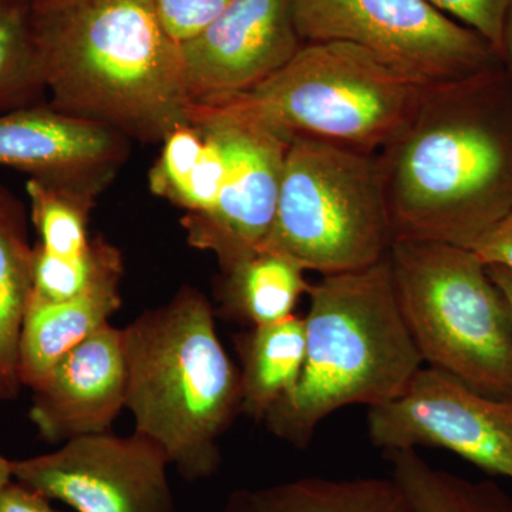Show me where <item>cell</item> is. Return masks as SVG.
<instances>
[{"label": "cell", "instance_id": "cell-1", "mask_svg": "<svg viewBox=\"0 0 512 512\" xmlns=\"http://www.w3.org/2000/svg\"><path fill=\"white\" fill-rule=\"evenodd\" d=\"M376 158L393 242L476 247L512 214V77L504 63L429 87Z\"/></svg>", "mask_w": 512, "mask_h": 512}, {"label": "cell", "instance_id": "cell-2", "mask_svg": "<svg viewBox=\"0 0 512 512\" xmlns=\"http://www.w3.org/2000/svg\"><path fill=\"white\" fill-rule=\"evenodd\" d=\"M30 20L53 109L141 143L190 123L181 46L154 0H32Z\"/></svg>", "mask_w": 512, "mask_h": 512}, {"label": "cell", "instance_id": "cell-3", "mask_svg": "<svg viewBox=\"0 0 512 512\" xmlns=\"http://www.w3.org/2000/svg\"><path fill=\"white\" fill-rule=\"evenodd\" d=\"M308 296L302 375L264 420L296 448L308 447L340 409L392 402L424 366L397 303L389 254L367 268L322 275Z\"/></svg>", "mask_w": 512, "mask_h": 512}, {"label": "cell", "instance_id": "cell-4", "mask_svg": "<svg viewBox=\"0 0 512 512\" xmlns=\"http://www.w3.org/2000/svg\"><path fill=\"white\" fill-rule=\"evenodd\" d=\"M126 409L136 433L164 448L188 481L221 464L220 439L242 413L241 373L225 352L207 296L184 286L121 329Z\"/></svg>", "mask_w": 512, "mask_h": 512}, {"label": "cell", "instance_id": "cell-5", "mask_svg": "<svg viewBox=\"0 0 512 512\" xmlns=\"http://www.w3.org/2000/svg\"><path fill=\"white\" fill-rule=\"evenodd\" d=\"M429 87L363 47L318 42L303 43L254 89L207 101L241 111L289 140L313 138L376 154Z\"/></svg>", "mask_w": 512, "mask_h": 512}, {"label": "cell", "instance_id": "cell-6", "mask_svg": "<svg viewBox=\"0 0 512 512\" xmlns=\"http://www.w3.org/2000/svg\"><path fill=\"white\" fill-rule=\"evenodd\" d=\"M400 312L424 365L471 389L512 400V313L473 249L394 241L389 251Z\"/></svg>", "mask_w": 512, "mask_h": 512}, {"label": "cell", "instance_id": "cell-7", "mask_svg": "<svg viewBox=\"0 0 512 512\" xmlns=\"http://www.w3.org/2000/svg\"><path fill=\"white\" fill-rule=\"evenodd\" d=\"M392 244L376 154L293 137L264 249L332 275L376 264Z\"/></svg>", "mask_w": 512, "mask_h": 512}, {"label": "cell", "instance_id": "cell-8", "mask_svg": "<svg viewBox=\"0 0 512 512\" xmlns=\"http://www.w3.org/2000/svg\"><path fill=\"white\" fill-rule=\"evenodd\" d=\"M291 5L303 43H352L424 86L503 64L483 36L427 0H291Z\"/></svg>", "mask_w": 512, "mask_h": 512}, {"label": "cell", "instance_id": "cell-9", "mask_svg": "<svg viewBox=\"0 0 512 512\" xmlns=\"http://www.w3.org/2000/svg\"><path fill=\"white\" fill-rule=\"evenodd\" d=\"M188 119L217 134L227 175L217 204L207 214L183 220L191 247L217 256L222 274L265 247L291 140L247 114L212 101L188 106Z\"/></svg>", "mask_w": 512, "mask_h": 512}, {"label": "cell", "instance_id": "cell-10", "mask_svg": "<svg viewBox=\"0 0 512 512\" xmlns=\"http://www.w3.org/2000/svg\"><path fill=\"white\" fill-rule=\"evenodd\" d=\"M367 431L386 453L444 448L512 480V400L485 396L433 367H421L392 402L369 409Z\"/></svg>", "mask_w": 512, "mask_h": 512}, {"label": "cell", "instance_id": "cell-11", "mask_svg": "<svg viewBox=\"0 0 512 512\" xmlns=\"http://www.w3.org/2000/svg\"><path fill=\"white\" fill-rule=\"evenodd\" d=\"M164 448L134 431L92 434L12 461L13 480L77 512H175Z\"/></svg>", "mask_w": 512, "mask_h": 512}, {"label": "cell", "instance_id": "cell-12", "mask_svg": "<svg viewBox=\"0 0 512 512\" xmlns=\"http://www.w3.org/2000/svg\"><path fill=\"white\" fill-rule=\"evenodd\" d=\"M191 103L254 89L303 46L291 0H231L197 36L180 43Z\"/></svg>", "mask_w": 512, "mask_h": 512}, {"label": "cell", "instance_id": "cell-13", "mask_svg": "<svg viewBox=\"0 0 512 512\" xmlns=\"http://www.w3.org/2000/svg\"><path fill=\"white\" fill-rule=\"evenodd\" d=\"M126 136L49 104L0 114V167L99 197L128 156Z\"/></svg>", "mask_w": 512, "mask_h": 512}, {"label": "cell", "instance_id": "cell-14", "mask_svg": "<svg viewBox=\"0 0 512 512\" xmlns=\"http://www.w3.org/2000/svg\"><path fill=\"white\" fill-rule=\"evenodd\" d=\"M126 386L121 329L106 323L33 387L30 420L43 439L56 444L109 433L126 407Z\"/></svg>", "mask_w": 512, "mask_h": 512}, {"label": "cell", "instance_id": "cell-15", "mask_svg": "<svg viewBox=\"0 0 512 512\" xmlns=\"http://www.w3.org/2000/svg\"><path fill=\"white\" fill-rule=\"evenodd\" d=\"M123 274L110 272L69 301L29 303L19 342L22 386L36 387L64 355L109 323L121 306Z\"/></svg>", "mask_w": 512, "mask_h": 512}, {"label": "cell", "instance_id": "cell-16", "mask_svg": "<svg viewBox=\"0 0 512 512\" xmlns=\"http://www.w3.org/2000/svg\"><path fill=\"white\" fill-rule=\"evenodd\" d=\"M33 291V247L25 207L0 183V402L18 397L23 322Z\"/></svg>", "mask_w": 512, "mask_h": 512}, {"label": "cell", "instance_id": "cell-17", "mask_svg": "<svg viewBox=\"0 0 512 512\" xmlns=\"http://www.w3.org/2000/svg\"><path fill=\"white\" fill-rule=\"evenodd\" d=\"M242 413L256 421L295 389L306 356L305 319L292 315L237 338Z\"/></svg>", "mask_w": 512, "mask_h": 512}, {"label": "cell", "instance_id": "cell-18", "mask_svg": "<svg viewBox=\"0 0 512 512\" xmlns=\"http://www.w3.org/2000/svg\"><path fill=\"white\" fill-rule=\"evenodd\" d=\"M305 272L289 256L262 249L224 272L218 292L221 315L252 328L295 315L302 295L311 288Z\"/></svg>", "mask_w": 512, "mask_h": 512}, {"label": "cell", "instance_id": "cell-19", "mask_svg": "<svg viewBox=\"0 0 512 512\" xmlns=\"http://www.w3.org/2000/svg\"><path fill=\"white\" fill-rule=\"evenodd\" d=\"M245 491L249 512H413L393 478L309 477Z\"/></svg>", "mask_w": 512, "mask_h": 512}, {"label": "cell", "instance_id": "cell-20", "mask_svg": "<svg viewBox=\"0 0 512 512\" xmlns=\"http://www.w3.org/2000/svg\"><path fill=\"white\" fill-rule=\"evenodd\" d=\"M392 478L413 512H512V497L494 481H473L439 470L417 450L386 453Z\"/></svg>", "mask_w": 512, "mask_h": 512}, {"label": "cell", "instance_id": "cell-21", "mask_svg": "<svg viewBox=\"0 0 512 512\" xmlns=\"http://www.w3.org/2000/svg\"><path fill=\"white\" fill-rule=\"evenodd\" d=\"M30 220L39 235L40 248L57 258L79 261L92 254L96 238L90 237V214L96 195L84 194L30 180L26 183Z\"/></svg>", "mask_w": 512, "mask_h": 512}, {"label": "cell", "instance_id": "cell-22", "mask_svg": "<svg viewBox=\"0 0 512 512\" xmlns=\"http://www.w3.org/2000/svg\"><path fill=\"white\" fill-rule=\"evenodd\" d=\"M30 3L0 0V114L36 106L46 94Z\"/></svg>", "mask_w": 512, "mask_h": 512}, {"label": "cell", "instance_id": "cell-23", "mask_svg": "<svg viewBox=\"0 0 512 512\" xmlns=\"http://www.w3.org/2000/svg\"><path fill=\"white\" fill-rule=\"evenodd\" d=\"M123 268L119 249L97 237L92 254L79 261L57 258L33 247V291L30 302L69 301L110 272Z\"/></svg>", "mask_w": 512, "mask_h": 512}, {"label": "cell", "instance_id": "cell-24", "mask_svg": "<svg viewBox=\"0 0 512 512\" xmlns=\"http://www.w3.org/2000/svg\"><path fill=\"white\" fill-rule=\"evenodd\" d=\"M204 148L205 134L197 124L190 121L170 131L148 175L151 191L178 207Z\"/></svg>", "mask_w": 512, "mask_h": 512}, {"label": "cell", "instance_id": "cell-25", "mask_svg": "<svg viewBox=\"0 0 512 512\" xmlns=\"http://www.w3.org/2000/svg\"><path fill=\"white\" fill-rule=\"evenodd\" d=\"M461 25L473 29L503 53L504 30L512 9V0H427Z\"/></svg>", "mask_w": 512, "mask_h": 512}, {"label": "cell", "instance_id": "cell-26", "mask_svg": "<svg viewBox=\"0 0 512 512\" xmlns=\"http://www.w3.org/2000/svg\"><path fill=\"white\" fill-rule=\"evenodd\" d=\"M168 35L184 43L218 18L231 0H154Z\"/></svg>", "mask_w": 512, "mask_h": 512}, {"label": "cell", "instance_id": "cell-27", "mask_svg": "<svg viewBox=\"0 0 512 512\" xmlns=\"http://www.w3.org/2000/svg\"><path fill=\"white\" fill-rule=\"evenodd\" d=\"M485 265H503L512 271V214L473 248Z\"/></svg>", "mask_w": 512, "mask_h": 512}, {"label": "cell", "instance_id": "cell-28", "mask_svg": "<svg viewBox=\"0 0 512 512\" xmlns=\"http://www.w3.org/2000/svg\"><path fill=\"white\" fill-rule=\"evenodd\" d=\"M0 512H59L49 498L12 480L0 491Z\"/></svg>", "mask_w": 512, "mask_h": 512}, {"label": "cell", "instance_id": "cell-29", "mask_svg": "<svg viewBox=\"0 0 512 512\" xmlns=\"http://www.w3.org/2000/svg\"><path fill=\"white\" fill-rule=\"evenodd\" d=\"M488 272H490L491 278L494 279L495 284L498 288L504 292L505 298L510 303L512 313V271L511 269L505 268L503 265H487Z\"/></svg>", "mask_w": 512, "mask_h": 512}, {"label": "cell", "instance_id": "cell-30", "mask_svg": "<svg viewBox=\"0 0 512 512\" xmlns=\"http://www.w3.org/2000/svg\"><path fill=\"white\" fill-rule=\"evenodd\" d=\"M504 67L512 77V9L505 23L503 53H501Z\"/></svg>", "mask_w": 512, "mask_h": 512}, {"label": "cell", "instance_id": "cell-31", "mask_svg": "<svg viewBox=\"0 0 512 512\" xmlns=\"http://www.w3.org/2000/svg\"><path fill=\"white\" fill-rule=\"evenodd\" d=\"M217 512H249L247 491L239 490L229 495L227 503L222 505Z\"/></svg>", "mask_w": 512, "mask_h": 512}, {"label": "cell", "instance_id": "cell-32", "mask_svg": "<svg viewBox=\"0 0 512 512\" xmlns=\"http://www.w3.org/2000/svg\"><path fill=\"white\" fill-rule=\"evenodd\" d=\"M13 480L12 461L0 454V491Z\"/></svg>", "mask_w": 512, "mask_h": 512}, {"label": "cell", "instance_id": "cell-33", "mask_svg": "<svg viewBox=\"0 0 512 512\" xmlns=\"http://www.w3.org/2000/svg\"><path fill=\"white\" fill-rule=\"evenodd\" d=\"M30 2H32V0H30Z\"/></svg>", "mask_w": 512, "mask_h": 512}]
</instances>
